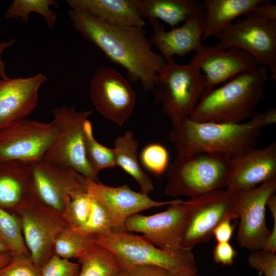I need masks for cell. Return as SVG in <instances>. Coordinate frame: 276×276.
<instances>
[{
  "label": "cell",
  "instance_id": "cell-35",
  "mask_svg": "<svg viewBox=\"0 0 276 276\" xmlns=\"http://www.w3.org/2000/svg\"><path fill=\"white\" fill-rule=\"evenodd\" d=\"M0 276H40V269L30 257L13 255L12 260L0 269Z\"/></svg>",
  "mask_w": 276,
  "mask_h": 276
},
{
  "label": "cell",
  "instance_id": "cell-8",
  "mask_svg": "<svg viewBox=\"0 0 276 276\" xmlns=\"http://www.w3.org/2000/svg\"><path fill=\"white\" fill-rule=\"evenodd\" d=\"M214 37L220 50L238 48L248 52L259 65L267 67L270 78L276 81V21L250 12Z\"/></svg>",
  "mask_w": 276,
  "mask_h": 276
},
{
  "label": "cell",
  "instance_id": "cell-12",
  "mask_svg": "<svg viewBox=\"0 0 276 276\" xmlns=\"http://www.w3.org/2000/svg\"><path fill=\"white\" fill-rule=\"evenodd\" d=\"M275 191L276 178L254 189L235 192L240 219L236 239L241 247L251 251L263 248L271 232L266 223L267 201Z\"/></svg>",
  "mask_w": 276,
  "mask_h": 276
},
{
  "label": "cell",
  "instance_id": "cell-19",
  "mask_svg": "<svg viewBox=\"0 0 276 276\" xmlns=\"http://www.w3.org/2000/svg\"><path fill=\"white\" fill-rule=\"evenodd\" d=\"M276 178V143L255 148L232 158V169L225 188L232 191L249 190Z\"/></svg>",
  "mask_w": 276,
  "mask_h": 276
},
{
  "label": "cell",
  "instance_id": "cell-15",
  "mask_svg": "<svg viewBox=\"0 0 276 276\" xmlns=\"http://www.w3.org/2000/svg\"><path fill=\"white\" fill-rule=\"evenodd\" d=\"M37 199L64 214L71 198L86 191L85 178L73 169L54 166L40 160L31 163Z\"/></svg>",
  "mask_w": 276,
  "mask_h": 276
},
{
  "label": "cell",
  "instance_id": "cell-6",
  "mask_svg": "<svg viewBox=\"0 0 276 276\" xmlns=\"http://www.w3.org/2000/svg\"><path fill=\"white\" fill-rule=\"evenodd\" d=\"M166 61L165 66L155 78L152 91L173 126L194 111L205 89L204 78L191 60L184 65L177 64L173 58Z\"/></svg>",
  "mask_w": 276,
  "mask_h": 276
},
{
  "label": "cell",
  "instance_id": "cell-30",
  "mask_svg": "<svg viewBox=\"0 0 276 276\" xmlns=\"http://www.w3.org/2000/svg\"><path fill=\"white\" fill-rule=\"evenodd\" d=\"M0 236L13 255L30 258L24 240L18 218L15 214L1 207Z\"/></svg>",
  "mask_w": 276,
  "mask_h": 276
},
{
  "label": "cell",
  "instance_id": "cell-42",
  "mask_svg": "<svg viewBox=\"0 0 276 276\" xmlns=\"http://www.w3.org/2000/svg\"><path fill=\"white\" fill-rule=\"evenodd\" d=\"M259 124L263 128L267 125L275 124L276 122V109L274 107H270L264 112L259 113L255 112L252 115Z\"/></svg>",
  "mask_w": 276,
  "mask_h": 276
},
{
  "label": "cell",
  "instance_id": "cell-22",
  "mask_svg": "<svg viewBox=\"0 0 276 276\" xmlns=\"http://www.w3.org/2000/svg\"><path fill=\"white\" fill-rule=\"evenodd\" d=\"M72 9L107 23L143 28L146 25L134 0H67Z\"/></svg>",
  "mask_w": 276,
  "mask_h": 276
},
{
  "label": "cell",
  "instance_id": "cell-26",
  "mask_svg": "<svg viewBox=\"0 0 276 276\" xmlns=\"http://www.w3.org/2000/svg\"><path fill=\"white\" fill-rule=\"evenodd\" d=\"M77 260L78 276H113L122 270L113 253L97 242Z\"/></svg>",
  "mask_w": 276,
  "mask_h": 276
},
{
  "label": "cell",
  "instance_id": "cell-4",
  "mask_svg": "<svg viewBox=\"0 0 276 276\" xmlns=\"http://www.w3.org/2000/svg\"><path fill=\"white\" fill-rule=\"evenodd\" d=\"M231 169L232 158L221 154L177 155L168 169L165 194L191 198L226 188Z\"/></svg>",
  "mask_w": 276,
  "mask_h": 276
},
{
  "label": "cell",
  "instance_id": "cell-47",
  "mask_svg": "<svg viewBox=\"0 0 276 276\" xmlns=\"http://www.w3.org/2000/svg\"><path fill=\"white\" fill-rule=\"evenodd\" d=\"M113 276H127V273L125 271L121 270Z\"/></svg>",
  "mask_w": 276,
  "mask_h": 276
},
{
  "label": "cell",
  "instance_id": "cell-31",
  "mask_svg": "<svg viewBox=\"0 0 276 276\" xmlns=\"http://www.w3.org/2000/svg\"><path fill=\"white\" fill-rule=\"evenodd\" d=\"M93 197L87 191L73 196L63 215L68 227L80 231L87 222L93 207Z\"/></svg>",
  "mask_w": 276,
  "mask_h": 276
},
{
  "label": "cell",
  "instance_id": "cell-45",
  "mask_svg": "<svg viewBox=\"0 0 276 276\" xmlns=\"http://www.w3.org/2000/svg\"><path fill=\"white\" fill-rule=\"evenodd\" d=\"M11 251L9 247L0 236V252Z\"/></svg>",
  "mask_w": 276,
  "mask_h": 276
},
{
  "label": "cell",
  "instance_id": "cell-2",
  "mask_svg": "<svg viewBox=\"0 0 276 276\" xmlns=\"http://www.w3.org/2000/svg\"><path fill=\"white\" fill-rule=\"evenodd\" d=\"M262 129L252 118L241 123L196 122L188 118L172 126L168 138L177 155L211 152L233 158L256 148Z\"/></svg>",
  "mask_w": 276,
  "mask_h": 276
},
{
  "label": "cell",
  "instance_id": "cell-1",
  "mask_svg": "<svg viewBox=\"0 0 276 276\" xmlns=\"http://www.w3.org/2000/svg\"><path fill=\"white\" fill-rule=\"evenodd\" d=\"M67 14L83 37L125 68L129 80L140 82L145 91H152L155 78L166 61L153 51L143 28L110 24L77 10H71Z\"/></svg>",
  "mask_w": 276,
  "mask_h": 276
},
{
  "label": "cell",
  "instance_id": "cell-27",
  "mask_svg": "<svg viewBox=\"0 0 276 276\" xmlns=\"http://www.w3.org/2000/svg\"><path fill=\"white\" fill-rule=\"evenodd\" d=\"M84 139L86 159L95 176L98 177L99 172L104 169L116 166L114 149L106 147L96 140L88 120L84 124Z\"/></svg>",
  "mask_w": 276,
  "mask_h": 276
},
{
  "label": "cell",
  "instance_id": "cell-28",
  "mask_svg": "<svg viewBox=\"0 0 276 276\" xmlns=\"http://www.w3.org/2000/svg\"><path fill=\"white\" fill-rule=\"evenodd\" d=\"M96 242L95 237L84 235L67 227L56 239L53 252L64 259H77Z\"/></svg>",
  "mask_w": 276,
  "mask_h": 276
},
{
  "label": "cell",
  "instance_id": "cell-46",
  "mask_svg": "<svg viewBox=\"0 0 276 276\" xmlns=\"http://www.w3.org/2000/svg\"><path fill=\"white\" fill-rule=\"evenodd\" d=\"M171 276H199L198 274H172Z\"/></svg>",
  "mask_w": 276,
  "mask_h": 276
},
{
  "label": "cell",
  "instance_id": "cell-29",
  "mask_svg": "<svg viewBox=\"0 0 276 276\" xmlns=\"http://www.w3.org/2000/svg\"><path fill=\"white\" fill-rule=\"evenodd\" d=\"M52 6L58 7V3L54 0H14L5 14L6 18L20 19L24 23L29 21L31 12L41 14L45 19L49 28L56 21L57 14L50 9Z\"/></svg>",
  "mask_w": 276,
  "mask_h": 276
},
{
  "label": "cell",
  "instance_id": "cell-34",
  "mask_svg": "<svg viewBox=\"0 0 276 276\" xmlns=\"http://www.w3.org/2000/svg\"><path fill=\"white\" fill-rule=\"evenodd\" d=\"M80 266L53 254L40 269V276H78Z\"/></svg>",
  "mask_w": 276,
  "mask_h": 276
},
{
  "label": "cell",
  "instance_id": "cell-36",
  "mask_svg": "<svg viewBox=\"0 0 276 276\" xmlns=\"http://www.w3.org/2000/svg\"><path fill=\"white\" fill-rule=\"evenodd\" d=\"M249 266L264 276H276V255L264 249L252 252L248 258Z\"/></svg>",
  "mask_w": 276,
  "mask_h": 276
},
{
  "label": "cell",
  "instance_id": "cell-11",
  "mask_svg": "<svg viewBox=\"0 0 276 276\" xmlns=\"http://www.w3.org/2000/svg\"><path fill=\"white\" fill-rule=\"evenodd\" d=\"M58 135L53 122L24 119L0 131V162L40 160Z\"/></svg>",
  "mask_w": 276,
  "mask_h": 276
},
{
  "label": "cell",
  "instance_id": "cell-10",
  "mask_svg": "<svg viewBox=\"0 0 276 276\" xmlns=\"http://www.w3.org/2000/svg\"><path fill=\"white\" fill-rule=\"evenodd\" d=\"M18 218L30 258L39 269L54 254V245L68 225L63 216L37 198L14 213Z\"/></svg>",
  "mask_w": 276,
  "mask_h": 276
},
{
  "label": "cell",
  "instance_id": "cell-13",
  "mask_svg": "<svg viewBox=\"0 0 276 276\" xmlns=\"http://www.w3.org/2000/svg\"><path fill=\"white\" fill-rule=\"evenodd\" d=\"M89 97L105 119L122 126L130 117L136 95L128 81L107 66H100L90 83Z\"/></svg>",
  "mask_w": 276,
  "mask_h": 276
},
{
  "label": "cell",
  "instance_id": "cell-23",
  "mask_svg": "<svg viewBox=\"0 0 276 276\" xmlns=\"http://www.w3.org/2000/svg\"><path fill=\"white\" fill-rule=\"evenodd\" d=\"M264 0H204L205 25L202 40L223 32L241 15L251 12Z\"/></svg>",
  "mask_w": 276,
  "mask_h": 276
},
{
  "label": "cell",
  "instance_id": "cell-37",
  "mask_svg": "<svg viewBox=\"0 0 276 276\" xmlns=\"http://www.w3.org/2000/svg\"><path fill=\"white\" fill-rule=\"evenodd\" d=\"M213 254L215 262L223 266L232 265L237 255L229 242H217Z\"/></svg>",
  "mask_w": 276,
  "mask_h": 276
},
{
  "label": "cell",
  "instance_id": "cell-17",
  "mask_svg": "<svg viewBox=\"0 0 276 276\" xmlns=\"http://www.w3.org/2000/svg\"><path fill=\"white\" fill-rule=\"evenodd\" d=\"M204 78L205 88L214 87L235 76L257 68L259 65L248 52L238 48L220 50L203 45L191 59Z\"/></svg>",
  "mask_w": 276,
  "mask_h": 276
},
{
  "label": "cell",
  "instance_id": "cell-41",
  "mask_svg": "<svg viewBox=\"0 0 276 276\" xmlns=\"http://www.w3.org/2000/svg\"><path fill=\"white\" fill-rule=\"evenodd\" d=\"M251 12L262 18L276 21V6L272 4L270 1L264 0L257 5Z\"/></svg>",
  "mask_w": 276,
  "mask_h": 276
},
{
  "label": "cell",
  "instance_id": "cell-39",
  "mask_svg": "<svg viewBox=\"0 0 276 276\" xmlns=\"http://www.w3.org/2000/svg\"><path fill=\"white\" fill-rule=\"evenodd\" d=\"M267 206L268 207L273 218V226L270 235L263 249L275 254L276 251V195H271L267 200Z\"/></svg>",
  "mask_w": 276,
  "mask_h": 276
},
{
  "label": "cell",
  "instance_id": "cell-21",
  "mask_svg": "<svg viewBox=\"0 0 276 276\" xmlns=\"http://www.w3.org/2000/svg\"><path fill=\"white\" fill-rule=\"evenodd\" d=\"M36 198L31 163L0 162V207L13 213Z\"/></svg>",
  "mask_w": 276,
  "mask_h": 276
},
{
  "label": "cell",
  "instance_id": "cell-3",
  "mask_svg": "<svg viewBox=\"0 0 276 276\" xmlns=\"http://www.w3.org/2000/svg\"><path fill=\"white\" fill-rule=\"evenodd\" d=\"M270 77L266 66L241 73L217 88H205L189 118L196 122L241 123L252 116Z\"/></svg>",
  "mask_w": 276,
  "mask_h": 276
},
{
  "label": "cell",
  "instance_id": "cell-33",
  "mask_svg": "<svg viewBox=\"0 0 276 276\" xmlns=\"http://www.w3.org/2000/svg\"><path fill=\"white\" fill-rule=\"evenodd\" d=\"M141 159L143 166L148 170L158 176L168 168L169 154L163 146L158 144H151L143 149Z\"/></svg>",
  "mask_w": 276,
  "mask_h": 276
},
{
  "label": "cell",
  "instance_id": "cell-16",
  "mask_svg": "<svg viewBox=\"0 0 276 276\" xmlns=\"http://www.w3.org/2000/svg\"><path fill=\"white\" fill-rule=\"evenodd\" d=\"M87 192L98 201L107 211L114 229H123L125 221L140 212L152 208L169 205L181 199L159 201L142 192L131 190L127 184L109 187L85 178Z\"/></svg>",
  "mask_w": 276,
  "mask_h": 276
},
{
  "label": "cell",
  "instance_id": "cell-32",
  "mask_svg": "<svg viewBox=\"0 0 276 276\" xmlns=\"http://www.w3.org/2000/svg\"><path fill=\"white\" fill-rule=\"evenodd\" d=\"M93 198L90 217L85 225L78 232L96 237L106 234L114 230V228L107 211L98 201Z\"/></svg>",
  "mask_w": 276,
  "mask_h": 276
},
{
  "label": "cell",
  "instance_id": "cell-25",
  "mask_svg": "<svg viewBox=\"0 0 276 276\" xmlns=\"http://www.w3.org/2000/svg\"><path fill=\"white\" fill-rule=\"evenodd\" d=\"M116 166L131 176L139 183L141 192L148 195L154 189L149 176L143 170L137 160L139 142L132 131L117 137L113 143Z\"/></svg>",
  "mask_w": 276,
  "mask_h": 276
},
{
  "label": "cell",
  "instance_id": "cell-24",
  "mask_svg": "<svg viewBox=\"0 0 276 276\" xmlns=\"http://www.w3.org/2000/svg\"><path fill=\"white\" fill-rule=\"evenodd\" d=\"M144 18L161 20L175 28L188 17L205 10L203 3L195 0H134Z\"/></svg>",
  "mask_w": 276,
  "mask_h": 276
},
{
  "label": "cell",
  "instance_id": "cell-14",
  "mask_svg": "<svg viewBox=\"0 0 276 276\" xmlns=\"http://www.w3.org/2000/svg\"><path fill=\"white\" fill-rule=\"evenodd\" d=\"M188 216L187 201L181 200L155 214H136L130 217L125 221L123 229L142 233L146 240L163 250L177 251L185 248L181 242Z\"/></svg>",
  "mask_w": 276,
  "mask_h": 276
},
{
  "label": "cell",
  "instance_id": "cell-7",
  "mask_svg": "<svg viewBox=\"0 0 276 276\" xmlns=\"http://www.w3.org/2000/svg\"><path fill=\"white\" fill-rule=\"evenodd\" d=\"M57 138L42 160L54 166L73 169L85 178L98 181L85 155L84 124L91 110L77 111L74 106H62L52 111Z\"/></svg>",
  "mask_w": 276,
  "mask_h": 276
},
{
  "label": "cell",
  "instance_id": "cell-5",
  "mask_svg": "<svg viewBox=\"0 0 276 276\" xmlns=\"http://www.w3.org/2000/svg\"><path fill=\"white\" fill-rule=\"evenodd\" d=\"M96 242L110 250L122 270L138 265H150L165 268L172 274H198L192 250L160 249L143 236L123 229H114L95 237Z\"/></svg>",
  "mask_w": 276,
  "mask_h": 276
},
{
  "label": "cell",
  "instance_id": "cell-40",
  "mask_svg": "<svg viewBox=\"0 0 276 276\" xmlns=\"http://www.w3.org/2000/svg\"><path fill=\"white\" fill-rule=\"evenodd\" d=\"M229 219H225L214 229L213 236L217 242H229L234 232L235 226Z\"/></svg>",
  "mask_w": 276,
  "mask_h": 276
},
{
  "label": "cell",
  "instance_id": "cell-44",
  "mask_svg": "<svg viewBox=\"0 0 276 276\" xmlns=\"http://www.w3.org/2000/svg\"><path fill=\"white\" fill-rule=\"evenodd\" d=\"M13 257V254L11 251L0 252V269L8 264Z\"/></svg>",
  "mask_w": 276,
  "mask_h": 276
},
{
  "label": "cell",
  "instance_id": "cell-20",
  "mask_svg": "<svg viewBox=\"0 0 276 276\" xmlns=\"http://www.w3.org/2000/svg\"><path fill=\"white\" fill-rule=\"evenodd\" d=\"M205 19L204 10L190 16L180 27L166 31L158 20L149 18L153 31L150 41L165 59L173 58L174 55L183 57L191 52H196L203 45Z\"/></svg>",
  "mask_w": 276,
  "mask_h": 276
},
{
  "label": "cell",
  "instance_id": "cell-38",
  "mask_svg": "<svg viewBox=\"0 0 276 276\" xmlns=\"http://www.w3.org/2000/svg\"><path fill=\"white\" fill-rule=\"evenodd\" d=\"M126 272L127 276H171L172 274L165 268L150 265L136 266Z\"/></svg>",
  "mask_w": 276,
  "mask_h": 276
},
{
  "label": "cell",
  "instance_id": "cell-18",
  "mask_svg": "<svg viewBox=\"0 0 276 276\" xmlns=\"http://www.w3.org/2000/svg\"><path fill=\"white\" fill-rule=\"evenodd\" d=\"M47 80L42 74L0 79V131L32 113L37 105L39 90Z\"/></svg>",
  "mask_w": 276,
  "mask_h": 276
},
{
  "label": "cell",
  "instance_id": "cell-9",
  "mask_svg": "<svg viewBox=\"0 0 276 276\" xmlns=\"http://www.w3.org/2000/svg\"><path fill=\"white\" fill-rule=\"evenodd\" d=\"M189 216L182 238L183 248L192 250L208 241L216 226L225 219L238 218L235 192L218 189L186 200Z\"/></svg>",
  "mask_w": 276,
  "mask_h": 276
},
{
  "label": "cell",
  "instance_id": "cell-43",
  "mask_svg": "<svg viewBox=\"0 0 276 276\" xmlns=\"http://www.w3.org/2000/svg\"><path fill=\"white\" fill-rule=\"evenodd\" d=\"M15 39H12L8 42H0V78L5 79L9 78L7 74L6 69V64L2 60L1 56L4 51L8 48L12 47L16 43Z\"/></svg>",
  "mask_w": 276,
  "mask_h": 276
}]
</instances>
